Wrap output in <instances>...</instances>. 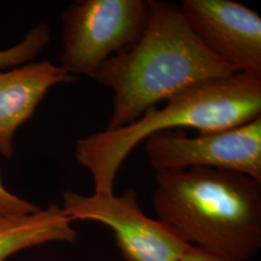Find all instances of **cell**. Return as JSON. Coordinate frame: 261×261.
Instances as JSON below:
<instances>
[{
	"instance_id": "5b68a950",
	"label": "cell",
	"mask_w": 261,
	"mask_h": 261,
	"mask_svg": "<svg viewBox=\"0 0 261 261\" xmlns=\"http://www.w3.org/2000/svg\"><path fill=\"white\" fill-rule=\"evenodd\" d=\"M61 208L73 221L109 226L126 261H179L190 245L168 224L144 214L134 189L120 196L63 194Z\"/></svg>"
},
{
	"instance_id": "8992f818",
	"label": "cell",
	"mask_w": 261,
	"mask_h": 261,
	"mask_svg": "<svg viewBox=\"0 0 261 261\" xmlns=\"http://www.w3.org/2000/svg\"><path fill=\"white\" fill-rule=\"evenodd\" d=\"M143 149L156 172L193 168L225 169L261 182V116L225 130L189 137L182 130L155 134Z\"/></svg>"
},
{
	"instance_id": "6da1fadb",
	"label": "cell",
	"mask_w": 261,
	"mask_h": 261,
	"mask_svg": "<svg viewBox=\"0 0 261 261\" xmlns=\"http://www.w3.org/2000/svg\"><path fill=\"white\" fill-rule=\"evenodd\" d=\"M233 74L200 43L179 5L149 0L147 21L138 41L89 77L113 91L106 129L115 130L189 86Z\"/></svg>"
},
{
	"instance_id": "30bf717a",
	"label": "cell",
	"mask_w": 261,
	"mask_h": 261,
	"mask_svg": "<svg viewBox=\"0 0 261 261\" xmlns=\"http://www.w3.org/2000/svg\"><path fill=\"white\" fill-rule=\"evenodd\" d=\"M50 41V31L46 23L32 28L17 45L0 50V70L15 68L31 62Z\"/></svg>"
},
{
	"instance_id": "7c38bea8",
	"label": "cell",
	"mask_w": 261,
	"mask_h": 261,
	"mask_svg": "<svg viewBox=\"0 0 261 261\" xmlns=\"http://www.w3.org/2000/svg\"><path fill=\"white\" fill-rule=\"evenodd\" d=\"M179 261H236L224 255L189 245Z\"/></svg>"
},
{
	"instance_id": "52a82bcc",
	"label": "cell",
	"mask_w": 261,
	"mask_h": 261,
	"mask_svg": "<svg viewBox=\"0 0 261 261\" xmlns=\"http://www.w3.org/2000/svg\"><path fill=\"white\" fill-rule=\"evenodd\" d=\"M200 43L236 73L261 75V17L231 0H183L179 5Z\"/></svg>"
},
{
	"instance_id": "3957f363",
	"label": "cell",
	"mask_w": 261,
	"mask_h": 261,
	"mask_svg": "<svg viewBox=\"0 0 261 261\" xmlns=\"http://www.w3.org/2000/svg\"><path fill=\"white\" fill-rule=\"evenodd\" d=\"M259 116L261 75L236 73L189 86L168 99L164 108H150L129 125L76 140L75 158L93 178L94 194L110 195L125 160L151 136L183 128L225 130Z\"/></svg>"
},
{
	"instance_id": "7a4b0ae2",
	"label": "cell",
	"mask_w": 261,
	"mask_h": 261,
	"mask_svg": "<svg viewBox=\"0 0 261 261\" xmlns=\"http://www.w3.org/2000/svg\"><path fill=\"white\" fill-rule=\"evenodd\" d=\"M153 208L188 244L236 261L261 246V182L211 168L161 171Z\"/></svg>"
},
{
	"instance_id": "ba28073f",
	"label": "cell",
	"mask_w": 261,
	"mask_h": 261,
	"mask_svg": "<svg viewBox=\"0 0 261 261\" xmlns=\"http://www.w3.org/2000/svg\"><path fill=\"white\" fill-rule=\"evenodd\" d=\"M75 75L48 60L0 70V154L11 158L13 139L29 121L47 92L58 84L73 83Z\"/></svg>"
},
{
	"instance_id": "8fae6325",
	"label": "cell",
	"mask_w": 261,
	"mask_h": 261,
	"mask_svg": "<svg viewBox=\"0 0 261 261\" xmlns=\"http://www.w3.org/2000/svg\"><path fill=\"white\" fill-rule=\"evenodd\" d=\"M41 208L13 195L4 187L0 175V216H18L36 213Z\"/></svg>"
},
{
	"instance_id": "9c48e42d",
	"label": "cell",
	"mask_w": 261,
	"mask_h": 261,
	"mask_svg": "<svg viewBox=\"0 0 261 261\" xmlns=\"http://www.w3.org/2000/svg\"><path fill=\"white\" fill-rule=\"evenodd\" d=\"M61 206L49 204L46 209L28 215L0 216V261L49 242H75L76 231Z\"/></svg>"
},
{
	"instance_id": "277c9868",
	"label": "cell",
	"mask_w": 261,
	"mask_h": 261,
	"mask_svg": "<svg viewBox=\"0 0 261 261\" xmlns=\"http://www.w3.org/2000/svg\"><path fill=\"white\" fill-rule=\"evenodd\" d=\"M149 0L75 1L62 15L60 67L88 76L133 46L145 28Z\"/></svg>"
}]
</instances>
